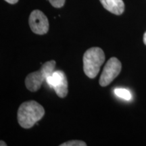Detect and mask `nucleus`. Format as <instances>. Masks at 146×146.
Masks as SVG:
<instances>
[{"label": "nucleus", "mask_w": 146, "mask_h": 146, "mask_svg": "<svg viewBox=\"0 0 146 146\" xmlns=\"http://www.w3.org/2000/svg\"><path fill=\"white\" fill-rule=\"evenodd\" d=\"M45 110L35 101L25 102L18 110V122L24 129H30L43 117Z\"/></svg>", "instance_id": "1"}, {"label": "nucleus", "mask_w": 146, "mask_h": 146, "mask_svg": "<svg viewBox=\"0 0 146 146\" xmlns=\"http://www.w3.org/2000/svg\"><path fill=\"white\" fill-rule=\"evenodd\" d=\"M105 54L101 48L91 47L83 55V71L90 78H96L105 62Z\"/></svg>", "instance_id": "2"}, {"label": "nucleus", "mask_w": 146, "mask_h": 146, "mask_svg": "<svg viewBox=\"0 0 146 146\" xmlns=\"http://www.w3.org/2000/svg\"><path fill=\"white\" fill-rule=\"evenodd\" d=\"M55 66L56 61L50 60L43 64L40 70L28 74L25 79V85L27 89L31 92L39 90L43 82L53 74Z\"/></svg>", "instance_id": "3"}, {"label": "nucleus", "mask_w": 146, "mask_h": 146, "mask_svg": "<svg viewBox=\"0 0 146 146\" xmlns=\"http://www.w3.org/2000/svg\"><path fill=\"white\" fill-rule=\"evenodd\" d=\"M122 64L119 60L114 57L109 59L100 76L99 80L100 86L106 87L110 85L120 74Z\"/></svg>", "instance_id": "4"}, {"label": "nucleus", "mask_w": 146, "mask_h": 146, "mask_svg": "<svg viewBox=\"0 0 146 146\" xmlns=\"http://www.w3.org/2000/svg\"><path fill=\"white\" fill-rule=\"evenodd\" d=\"M29 23L30 28L34 33L42 35L48 32V19L41 11L39 10L33 11L29 16Z\"/></svg>", "instance_id": "5"}, {"label": "nucleus", "mask_w": 146, "mask_h": 146, "mask_svg": "<svg viewBox=\"0 0 146 146\" xmlns=\"http://www.w3.org/2000/svg\"><path fill=\"white\" fill-rule=\"evenodd\" d=\"M106 10L111 13L120 15L125 11V3L123 0H100Z\"/></svg>", "instance_id": "6"}, {"label": "nucleus", "mask_w": 146, "mask_h": 146, "mask_svg": "<svg viewBox=\"0 0 146 146\" xmlns=\"http://www.w3.org/2000/svg\"><path fill=\"white\" fill-rule=\"evenodd\" d=\"M54 91H56V94L58 97L61 98H65L68 94V81H67V78L66 74L64 76V77L62 80L61 83L57 86L54 87Z\"/></svg>", "instance_id": "7"}, {"label": "nucleus", "mask_w": 146, "mask_h": 146, "mask_svg": "<svg viewBox=\"0 0 146 146\" xmlns=\"http://www.w3.org/2000/svg\"><path fill=\"white\" fill-rule=\"evenodd\" d=\"M114 93L116 96L125 100H130L132 98L130 91L126 89H116L114 91Z\"/></svg>", "instance_id": "8"}, {"label": "nucleus", "mask_w": 146, "mask_h": 146, "mask_svg": "<svg viewBox=\"0 0 146 146\" xmlns=\"http://www.w3.org/2000/svg\"><path fill=\"white\" fill-rule=\"evenodd\" d=\"M87 144L85 142L81 140H71L65 143L60 144V146H86Z\"/></svg>", "instance_id": "9"}, {"label": "nucleus", "mask_w": 146, "mask_h": 146, "mask_svg": "<svg viewBox=\"0 0 146 146\" xmlns=\"http://www.w3.org/2000/svg\"><path fill=\"white\" fill-rule=\"evenodd\" d=\"M65 1L66 0H49L51 5L56 8H62L64 5Z\"/></svg>", "instance_id": "10"}, {"label": "nucleus", "mask_w": 146, "mask_h": 146, "mask_svg": "<svg viewBox=\"0 0 146 146\" xmlns=\"http://www.w3.org/2000/svg\"><path fill=\"white\" fill-rule=\"evenodd\" d=\"M5 1H7V2L10 3V4H15L18 1V0H5Z\"/></svg>", "instance_id": "11"}, {"label": "nucleus", "mask_w": 146, "mask_h": 146, "mask_svg": "<svg viewBox=\"0 0 146 146\" xmlns=\"http://www.w3.org/2000/svg\"><path fill=\"white\" fill-rule=\"evenodd\" d=\"M143 43L146 45V32L143 35Z\"/></svg>", "instance_id": "12"}, {"label": "nucleus", "mask_w": 146, "mask_h": 146, "mask_svg": "<svg viewBox=\"0 0 146 146\" xmlns=\"http://www.w3.org/2000/svg\"><path fill=\"white\" fill-rule=\"evenodd\" d=\"M0 145H1V146H6L7 144L5 143L4 141H3L2 140H1V141H0Z\"/></svg>", "instance_id": "13"}]
</instances>
